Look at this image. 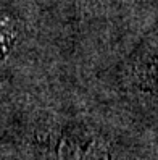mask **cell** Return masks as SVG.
<instances>
[{
  "instance_id": "6da1fadb",
  "label": "cell",
  "mask_w": 158,
  "mask_h": 160,
  "mask_svg": "<svg viewBox=\"0 0 158 160\" xmlns=\"http://www.w3.org/2000/svg\"><path fill=\"white\" fill-rule=\"evenodd\" d=\"M134 73L144 88L158 89V26L139 49L134 60Z\"/></svg>"
},
{
  "instance_id": "7a4b0ae2",
  "label": "cell",
  "mask_w": 158,
  "mask_h": 160,
  "mask_svg": "<svg viewBox=\"0 0 158 160\" xmlns=\"http://www.w3.org/2000/svg\"><path fill=\"white\" fill-rule=\"evenodd\" d=\"M60 160H108L105 147L94 138L68 136L60 144Z\"/></svg>"
},
{
  "instance_id": "3957f363",
  "label": "cell",
  "mask_w": 158,
  "mask_h": 160,
  "mask_svg": "<svg viewBox=\"0 0 158 160\" xmlns=\"http://www.w3.org/2000/svg\"><path fill=\"white\" fill-rule=\"evenodd\" d=\"M5 42H7V32L3 29V24H0V55L5 50Z\"/></svg>"
}]
</instances>
